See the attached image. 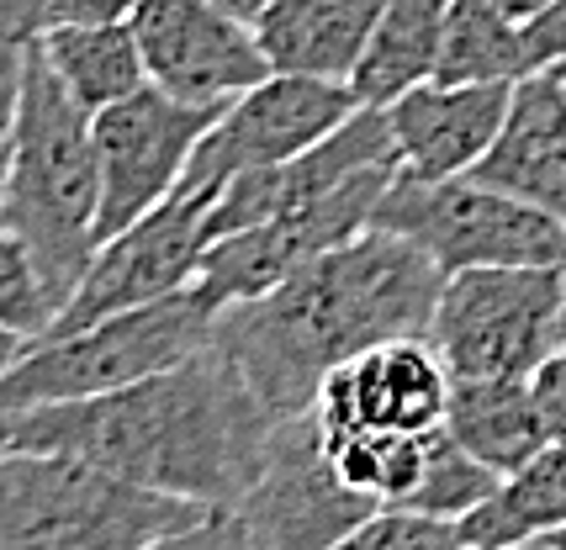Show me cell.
Masks as SVG:
<instances>
[{"label":"cell","instance_id":"obj_1","mask_svg":"<svg viewBox=\"0 0 566 550\" xmlns=\"http://www.w3.org/2000/svg\"><path fill=\"white\" fill-rule=\"evenodd\" d=\"M275 419L239 366L207 339L197 355L133 387L49 402L0 424L6 451L74 455L165 498L233 514L265 466Z\"/></svg>","mask_w":566,"mask_h":550},{"label":"cell","instance_id":"obj_2","mask_svg":"<svg viewBox=\"0 0 566 550\" xmlns=\"http://www.w3.org/2000/svg\"><path fill=\"white\" fill-rule=\"evenodd\" d=\"M444 271L408 239L366 228L339 250L307 260L265 297L212 318L218 345L275 419L307 413L328 371L387 339H429Z\"/></svg>","mask_w":566,"mask_h":550},{"label":"cell","instance_id":"obj_3","mask_svg":"<svg viewBox=\"0 0 566 550\" xmlns=\"http://www.w3.org/2000/svg\"><path fill=\"white\" fill-rule=\"evenodd\" d=\"M101 170L91 112H80L53 70L32 64L22 112L6 133V207L0 228L17 233L59 297V313L101 250Z\"/></svg>","mask_w":566,"mask_h":550},{"label":"cell","instance_id":"obj_4","mask_svg":"<svg viewBox=\"0 0 566 550\" xmlns=\"http://www.w3.org/2000/svg\"><path fill=\"white\" fill-rule=\"evenodd\" d=\"M207 514L74 455L0 451V550H144Z\"/></svg>","mask_w":566,"mask_h":550},{"label":"cell","instance_id":"obj_5","mask_svg":"<svg viewBox=\"0 0 566 550\" xmlns=\"http://www.w3.org/2000/svg\"><path fill=\"white\" fill-rule=\"evenodd\" d=\"M212 318L218 313L186 286L165 302L112 313L101 324L43 334L0 376V424L32 408H49V402L101 398V392H117V387L165 371L212 339Z\"/></svg>","mask_w":566,"mask_h":550},{"label":"cell","instance_id":"obj_6","mask_svg":"<svg viewBox=\"0 0 566 550\" xmlns=\"http://www.w3.org/2000/svg\"><path fill=\"white\" fill-rule=\"evenodd\" d=\"M370 228H387L397 239L419 244L444 275L488 271V265L566 271V223L476 176L419 180L397 170Z\"/></svg>","mask_w":566,"mask_h":550},{"label":"cell","instance_id":"obj_7","mask_svg":"<svg viewBox=\"0 0 566 550\" xmlns=\"http://www.w3.org/2000/svg\"><path fill=\"white\" fill-rule=\"evenodd\" d=\"M566 271L551 265H488L444 275L429 345L450 381L461 376H530L562 350Z\"/></svg>","mask_w":566,"mask_h":550},{"label":"cell","instance_id":"obj_8","mask_svg":"<svg viewBox=\"0 0 566 550\" xmlns=\"http://www.w3.org/2000/svg\"><path fill=\"white\" fill-rule=\"evenodd\" d=\"M218 191L222 186L212 180L186 176L154 212L127 223L123 233H112L96 250L91 271L80 275V286L70 292L49 334H70V328L101 324L112 313H133V307L186 292L207 254V218H212Z\"/></svg>","mask_w":566,"mask_h":550},{"label":"cell","instance_id":"obj_9","mask_svg":"<svg viewBox=\"0 0 566 550\" xmlns=\"http://www.w3.org/2000/svg\"><path fill=\"white\" fill-rule=\"evenodd\" d=\"M233 514L249 535V550H334L381 508L339 476L307 408L275 424L265 466Z\"/></svg>","mask_w":566,"mask_h":550},{"label":"cell","instance_id":"obj_10","mask_svg":"<svg viewBox=\"0 0 566 550\" xmlns=\"http://www.w3.org/2000/svg\"><path fill=\"white\" fill-rule=\"evenodd\" d=\"M218 117V106L175 101L159 85H144L91 117V144H96L101 170V244L112 233H123L127 223H138L144 212H154L186 180L201 138L212 133Z\"/></svg>","mask_w":566,"mask_h":550},{"label":"cell","instance_id":"obj_11","mask_svg":"<svg viewBox=\"0 0 566 550\" xmlns=\"http://www.w3.org/2000/svg\"><path fill=\"white\" fill-rule=\"evenodd\" d=\"M148 85L191 106H228L271 75L254 27L212 0H144L133 11Z\"/></svg>","mask_w":566,"mask_h":550},{"label":"cell","instance_id":"obj_12","mask_svg":"<svg viewBox=\"0 0 566 550\" xmlns=\"http://www.w3.org/2000/svg\"><path fill=\"white\" fill-rule=\"evenodd\" d=\"M360 101L339 80H302V75H265L254 91L222 106L212 133L201 138L197 159L186 176L228 186L233 176L271 170L296 154L323 144L334 127L345 123Z\"/></svg>","mask_w":566,"mask_h":550},{"label":"cell","instance_id":"obj_13","mask_svg":"<svg viewBox=\"0 0 566 550\" xmlns=\"http://www.w3.org/2000/svg\"><path fill=\"white\" fill-rule=\"evenodd\" d=\"M450 371L429 339H387L345 360L313 398L323 440L345 434H429L444 424Z\"/></svg>","mask_w":566,"mask_h":550},{"label":"cell","instance_id":"obj_14","mask_svg":"<svg viewBox=\"0 0 566 550\" xmlns=\"http://www.w3.org/2000/svg\"><path fill=\"white\" fill-rule=\"evenodd\" d=\"M509 96L514 85H440V80L397 96L387 106V127L402 176H471L509 117Z\"/></svg>","mask_w":566,"mask_h":550},{"label":"cell","instance_id":"obj_15","mask_svg":"<svg viewBox=\"0 0 566 550\" xmlns=\"http://www.w3.org/2000/svg\"><path fill=\"white\" fill-rule=\"evenodd\" d=\"M471 176L551 212L556 223H566V75L562 70H535V75L518 80L493 149L476 159Z\"/></svg>","mask_w":566,"mask_h":550},{"label":"cell","instance_id":"obj_16","mask_svg":"<svg viewBox=\"0 0 566 550\" xmlns=\"http://www.w3.org/2000/svg\"><path fill=\"white\" fill-rule=\"evenodd\" d=\"M381 0H275L254 22V43L271 75L339 80L349 85Z\"/></svg>","mask_w":566,"mask_h":550},{"label":"cell","instance_id":"obj_17","mask_svg":"<svg viewBox=\"0 0 566 550\" xmlns=\"http://www.w3.org/2000/svg\"><path fill=\"white\" fill-rule=\"evenodd\" d=\"M444 429L455 434V445H467L497 476L518 472L530 455L551 445L535 387L518 381V376H461V381H450Z\"/></svg>","mask_w":566,"mask_h":550},{"label":"cell","instance_id":"obj_18","mask_svg":"<svg viewBox=\"0 0 566 550\" xmlns=\"http://www.w3.org/2000/svg\"><path fill=\"white\" fill-rule=\"evenodd\" d=\"M444 22H450V0H381L366 53L349 75L355 101L387 112L397 96L429 85L440 70Z\"/></svg>","mask_w":566,"mask_h":550},{"label":"cell","instance_id":"obj_19","mask_svg":"<svg viewBox=\"0 0 566 550\" xmlns=\"http://www.w3.org/2000/svg\"><path fill=\"white\" fill-rule=\"evenodd\" d=\"M38 53L53 70V80L70 91L74 106L91 117L148 85L133 22H53Z\"/></svg>","mask_w":566,"mask_h":550},{"label":"cell","instance_id":"obj_20","mask_svg":"<svg viewBox=\"0 0 566 550\" xmlns=\"http://www.w3.org/2000/svg\"><path fill=\"white\" fill-rule=\"evenodd\" d=\"M566 525V445H545L535 451L518 472L497 476V487L461 519L476 550H503L524 546V540H545Z\"/></svg>","mask_w":566,"mask_h":550},{"label":"cell","instance_id":"obj_21","mask_svg":"<svg viewBox=\"0 0 566 550\" xmlns=\"http://www.w3.org/2000/svg\"><path fill=\"white\" fill-rule=\"evenodd\" d=\"M524 75H535L524 27L493 11L488 0H450L434 80L440 85H518Z\"/></svg>","mask_w":566,"mask_h":550},{"label":"cell","instance_id":"obj_22","mask_svg":"<svg viewBox=\"0 0 566 550\" xmlns=\"http://www.w3.org/2000/svg\"><path fill=\"white\" fill-rule=\"evenodd\" d=\"M323 445L339 476L355 493H366L376 508H408V498L419 493L429 434H345Z\"/></svg>","mask_w":566,"mask_h":550},{"label":"cell","instance_id":"obj_23","mask_svg":"<svg viewBox=\"0 0 566 550\" xmlns=\"http://www.w3.org/2000/svg\"><path fill=\"white\" fill-rule=\"evenodd\" d=\"M497 487V472L482 466L467 445H455L450 429H429V455H423V482L408 498V514H429V519H467L476 503Z\"/></svg>","mask_w":566,"mask_h":550},{"label":"cell","instance_id":"obj_24","mask_svg":"<svg viewBox=\"0 0 566 550\" xmlns=\"http://www.w3.org/2000/svg\"><path fill=\"white\" fill-rule=\"evenodd\" d=\"M53 318H59V297L49 292L32 250L0 228V334H17L32 345L53 328Z\"/></svg>","mask_w":566,"mask_h":550},{"label":"cell","instance_id":"obj_25","mask_svg":"<svg viewBox=\"0 0 566 550\" xmlns=\"http://www.w3.org/2000/svg\"><path fill=\"white\" fill-rule=\"evenodd\" d=\"M43 32H49V0H0V138L22 112Z\"/></svg>","mask_w":566,"mask_h":550},{"label":"cell","instance_id":"obj_26","mask_svg":"<svg viewBox=\"0 0 566 550\" xmlns=\"http://www.w3.org/2000/svg\"><path fill=\"white\" fill-rule=\"evenodd\" d=\"M334 550H476L455 519H429L408 508H381Z\"/></svg>","mask_w":566,"mask_h":550},{"label":"cell","instance_id":"obj_27","mask_svg":"<svg viewBox=\"0 0 566 550\" xmlns=\"http://www.w3.org/2000/svg\"><path fill=\"white\" fill-rule=\"evenodd\" d=\"M144 550H249V535L239 525V514H207L201 525H186L165 535V540H154Z\"/></svg>","mask_w":566,"mask_h":550},{"label":"cell","instance_id":"obj_28","mask_svg":"<svg viewBox=\"0 0 566 550\" xmlns=\"http://www.w3.org/2000/svg\"><path fill=\"white\" fill-rule=\"evenodd\" d=\"M530 70H562L566 64V0H551L535 22H524Z\"/></svg>","mask_w":566,"mask_h":550},{"label":"cell","instance_id":"obj_29","mask_svg":"<svg viewBox=\"0 0 566 550\" xmlns=\"http://www.w3.org/2000/svg\"><path fill=\"white\" fill-rule=\"evenodd\" d=\"M530 387H535V402H541L545 434H551L556 445H566V350L551 355L541 371L530 376Z\"/></svg>","mask_w":566,"mask_h":550},{"label":"cell","instance_id":"obj_30","mask_svg":"<svg viewBox=\"0 0 566 550\" xmlns=\"http://www.w3.org/2000/svg\"><path fill=\"white\" fill-rule=\"evenodd\" d=\"M144 0H49V27L53 22H133Z\"/></svg>","mask_w":566,"mask_h":550},{"label":"cell","instance_id":"obj_31","mask_svg":"<svg viewBox=\"0 0 566 550\" xmlns=\"http://www.w3.org/2000/svg\"><path fill=\"white\" fill-rule=\"evenodd\" d=\"M488 6H493V11H503V17H509V22H535V17H541L545 6H551V0H488Z\"/></svg>","mask_w":566,"mask_h":550},{"label":"cell","instance_id":"obj_32","mask_svg":"<svg viewBox=\"0 0 566 550\" xmlns=\"http://www.w3.org/2000/svg\"><path fill=\"white\" fill-rule=\"evenodd\" d=\"M212 6H222V11H233V17H239V22H260V17H265V6H275V0H212Z\"/></svg>","mask_w":566,"mask_h":550},{"label":"cell","instance_id":"obj_33","mask_svg":"<svg viewBox=\"0 0 566 550\" xmlns=\"http://www.w3.org/2000/svg\"><path fill=\"white\" fill-rule=\"evenodd\" d=\"M22 350H27V339H17V334H0V376H6V366H11Z\"/></svg>","mask_w":566,"mask_h":550},{"label":"cell","instance_id":"obj_34","mask_svg":"<svg viewBox=\"0 0 566 550\" xmlns=\"http://www.w3.org/2000/svg\"><path fill=\"white\" fill-rule=\"evenodd\" d=\"M0 207H6V138H0Z\"/></svg>","mask_w":566,"mask_h":550},{"label":"cell","instance_id":"obj_35","mask_svg":"<svg viewBox=\"0 0 566 550\" xmlns=\"http://www.w3.org/2000/svg\"><path fill=\"white\" fill-rule=\"evenodd\" d=\"M545 546H551V550H566V525L556 529V535H545Z\"/></svg>","mask_w":566,"mask_h":550},{"label":"cell","instance_id":"obj_36","mask_svg":"<svg viewBox=\"0 0 566 550\" xmlns=\"http://www.w3.org/2000/svg\"><path fill=\"white\" fill-rule=\"evenodd\" d=\"M503 550H551L545 540H524V546H503Z\"/></svg>","mask_w":566,"mask_h":550},{"label":"cell","instance_id":"obj_37","mask_svg":"<svg viewBox=\"0 0 566 550\" xmlns=\"http://www.w3.org/2000/svg\"><path fill=\"white\" fill-rule=\"evenodd\" d=\"M562 350H566V307H562Z\"/></svg>","mask_w":566,"mask_h":550},{"label":"cell","instance_id":"obj_38","mask_svg":"<svg viewBox=\"0 0 566 550\" xmlns=\"http://www.w3.org/2000/svg\"><path fill=\"white\" fill-rule=\"evenodd\" d=\"M562 75H566V64H562Z\"/></svg>","mask_w":566,"mask_h":550},{"label":"cell","instance_id":"obj_39","mask_svg":"<svg viewBox=\"0 0 566 550\" xmlns=\"http://www.w3.org/2000/svg\"><path fill=\"white\" fill-rule=\"evenodd\" d=\"M0 451H6V445H0Z\"/></svg>","mask_w":566,"mask_h":550}]
</instances>
